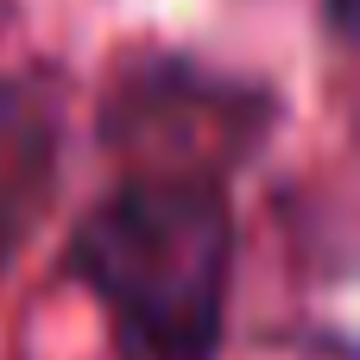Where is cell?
<instances>
[{"label": "cell", "mask_w": 360, "mask_h": 360, "mask_svg": "<svg viewBox=\"0 0 360 360\" xmlns=\"http://www.w3.org/2000/svg\"><path fill=\"white\" fill-rule=\"evenodd\" d=\"M228 259V202L209 177L184 171L120 184L70 240V272L101 297L120 360H215Z\"/></svg>", "instance_id": "1"}, {"label": "cell", "mask_w": 360, "mask_h": 360, "mask_svg": "<svg viewBox=\"0 0 360 360\" xmlns=\"http://www.w3.org/2000/svg\"><path fill=\"white\" fill-rule=\"evenodd\" d=\"M44 165H51V133H44V120H38L25 101L0 95V253L13 247L19 221L32 215L38 184H44Z\"/></svg>", "instance_id": "2"}]
</instances>
